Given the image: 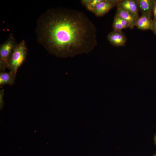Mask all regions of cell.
Instances as JSON below:
<instances>
[{
  "mask_svg": "<svg viewBox=\"0 0 156 156\" xmlns=\"http://www.w3.org/2000/svg\"><path fill=\"white\" fill-rule=\"evenodd\" d=\"M101 0H82L80 1L82 5L90 12L93 13L97 4Z\"/></svg>",
  "mask_w": 156,
  "mask_h": 156,
  "instance_id": "cell-12",
  "label": "cell"
},
{
  "mask_svg": "<svg viewBox=\"0 0 156 156\" xmlns=\"http://www.w3.org/2000/svg\"><path fill=\"white\" fill-rule=\"evenodd\" d=\"M151 30L156 34V19L153 20V23Z\"/></svg>",
  "mask_w": 156,
  "mask_h": 156,
  "instance_id": "cell-15",
  "label": "cell"
},
{
  "mask_svg": "<svg viewBox=\"0 0 156 156\" xmlns=\"http://www.w3.org/2000/svg\"><path fill=\"white\" fill-rule=\"evenodd\" d=\"M115 15L127 21L129 24L130 28L132 29L135 26L137 19L131 13L122 8H117Z\"/></svg>",
  "mask_w": 156,
  "mask_h": 156,
  "instance_id": "cell-8",
  "label": "cell"
},
{
  "mask_svg": "<svg viewBox=\"0 0 156 156\" xmlns=\"http://www.w3.org/2000/svg\"><path fill=\"white\" fill-rule=\"evenodd\" d=\"M28 52L27 46L25 40L17 43L14 48L8 66L10 71L16 75L19 68L26 60Z\"/></svg>",
  "mask_w": 156,
  "mask_h": 156,
  "instance_id": "cell-2",
  "label": "cell"
},
{
  "mask_svg": "<svg viewBox=\"0 0 156 156\" xmlns=\"http://www.w3.org/2000/svg\"><path fill=\"white\" fill-rule=\"evenodd\" d=\"M153 13L154 16V20L156 19V0H155L153 9Z\"/></svg>",
  "mask_w": 156,
  "mask_h": 156,
  "instance_id": "cell-14",
  "label": "cell"
},
{
  "mask_svg": "<svg viewBox=\"0 0 156 156\" xmlns=\"http://www.w3.org/2000/svg\"><path fill=\"white\" fill-rule=\"evenodd\" d=\"M119 0H101L96 5L93 13L96 16H101L107 13L117 5Z\"/></svg>",
  "mask_w": 156,
  "mask_h": 156,
  "instance_id": "cell-4",
  "label": "cell"
},
{
  "mask_svg": "<svg viewBox=\"0 0 156 156\" xmlns=\"http://www.w3.org/2000/svg\"><path fill=\"white\" fill-rule=\"evenodd\" d=\"M151 16L147 14L142 13L141 16L137 20L135 26L138 29L141 30H151L153 20Z\"/></svg>",
  "mask_w": 156,
  "mask_h": 156,
  "instance_id": "cell-7",
  "label": "cell"
},
{
  "mask_svg": "<svg viewBox=\"0 0 156 156\" xmlns=\"http://www.w3.org/2000/svg\"><path fill=\"white\" fill-rule=\"evenodd\" d=\"M154 141L155 144L156 146V133L155 135L154 136Z\"/></svg>",
  "mask_w": 156,
  "mask_h": 156,
  "instance_id": "cell-16",
  "label": "cell"
},
{
  "mask_svg": "<svg viewBox=\"0 0 156 156\" xmlns=\"http://www.w3.org/2000/svg\"><path fill=\"white\" fill-rule=\"evenodd\" d=\"M107 37L110 44L114 46H124L127 41L126 37L122 30H113L108 34Z\"/></svg>",
  "mask_w": 156,
  "mask_h": 156,
  "instance_id": "cell-6",
  "label": "cell"
},
{
  "mask_svg": "<svg viewBox=\"0 0 156 156\" xmlns=\"http://www.w3.org/2000/svg\"><path fill=\"white\" fill-rule=\"evenodd\" d=\"M117 8H122L133 14L137 20L139 17V9L137 0H119Z\"/></svg>",
  "mask_w": 156,
  "mask_h": 156,
  "instance_id": "cell-5",
  "label": "cell"
},
{
  "mask_svg": "<svg viewBox=\"0 0 156 156\" xmlns=\"http://www.w3.org/2000/svg\"><path fill=\"white\" fill-rule=\"evenodd\" d=\"M35 31L38 43L58 57L89 53L97 44L94 24L83 12L70 8L48 9L37 19Z\"/></svg>",
  "mask_w": 156,
  "mask_h": 156,
  "instance_id": "cell-1",
  "label": "cell"
},
{
  "mask_svg": "<svg viewBox=\"0 0 156 156\" xmlns=\"http://www.w3.org/2000/svg\"><path fill=\"white\" fill-rule=\"evenodd\" d=\"M129 27V24L126 20L118 16L115 15L112 25L113 30H122Z\"/></svg>",
  "mask_w": 156,
  "mask_h": 156,
  "instance_id": "cell-11",
  "label": "cell"
},
{
  "mask_svg": "<svg viewBox=\"0 0 156 156\" xmlns=\"http://www.w3.org/2000/svg\"><path fill=\"white\" fill-rule=\"evenodd\" d=\"M17 44L13 34L10 33L6 40L0 45V72L5 71L8 68L13 50Z\"/></svg>",
  "mask_w": 156,
  "mask_h": 156,
  "instance_id": "cell-3",
  "label": "cell"
},
{
  "mask_svg": "<svg viewBox=\"0 0 156 156\" xmlns=\"http://www.w3.org/2000/svg\"><path fill=\"white\" fill-rule=\"evenodd\" d=\"M153 156H156V153L155 154L153 155Z\"/></svg>",
  "mask_w": 156,
  "mask_h": 156,
  "instance_id": "cell-17",
  "label": "cell"
},
{
  "mask_svg": "<svg viewBox=\"0 0 156 156\" xmlns=\"http://www.w3.org/2000/svg\"><path fill=\"white\" fill-rule=\"evenodd\" d=\"M139 10L142 13L147 14L151 16L155 1L154 0H137Z\"/></svg>",
  "mask_w": 156,
  "mask_h": 156,
  "instance_id": "cell-9",
  "label": "cell"
},
{
  "mask_svg": "<svg viewBox=\"0 0 156 156\" xmlns=\"http://www.w3.org/2000/svg\"><path fill=\"white\" fill-rule=\"evenodd\" d=\"M16 75L11 72L1 71L0 73V87L6 85L12 86L15 83Z\"/></svg>",
  "mask_w": 156,
  "mask_h": 156,
  "instance_id": "cell-10",
  "label": "cell"
},
{
  "mask_svg": "<svg viewBox=\"0 0 156 156\" xmlns=\"http://www.w3.org/2000/svg\"><path fill=\"white\" fill-rule=\"evenodd\" d=\"M4 90L3 89L0 90V108L1 109L4 105Z\"/></svg>",
  "mask_w": 156,
  "mask_h": 156,
  "instance_id": "cell-13",
  "label": "cell"
}]
</instances>
